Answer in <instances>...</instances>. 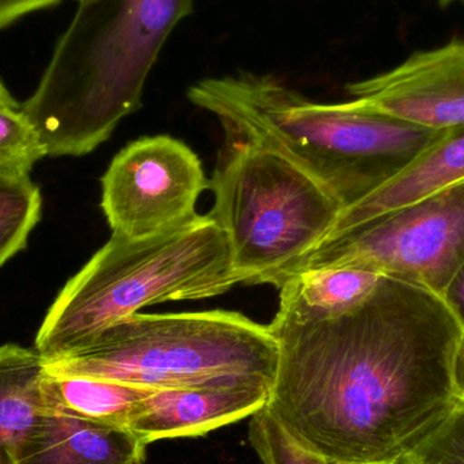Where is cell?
Here are the masks:
<instances>
[{
    "label": "cell",
    "mask_w": 464,
    "mask_h": 464,
    "mask_svg": "<svg viewBox=\"0 0 464 464\" xmlns=\"http://www.w3.org/2000/svg\"><path fill=\"white\" fill-rule=\"evenodd\" d=\"M277 367L265 408L314 454L397 464L457 406L464 332L440 295L384 276L359 307L324 318L276 314Z\"/></svg>",
    "instance_id": "1"
},
{
    "label": "cell",
    "mask_w": 464,
    "mask_h": 464,
    "mask_svg": "<svg viewBox=\"0 0 464 464\" xmlns=\"http://www.w3.org/2000/svg\"><path fill=\"white\" fill-rule=\"evenodd\" d=\"M188 97L220 120L228 140L278 152L324 185L343 209L386 184L447 132L400 121L356 101L314 102L270 75L204 79Z\"/></svg>",
    "instance_id": "2"
},
{
    "label": "cell",
    "mask_w": 464,
    "mask_h": 464,
    "mask_svg": "<svg viewBox=\"0 0 464 464\" xmlns=\"http://www.w3.org/2000/svg\"><path fill=\"white\" fill-rule=\"evenodd\" d=\"M21 111L48 157H82L141 106L144 86L195 0H78Z\"/></svg>",
    "instance_id": "3"
},
{
    "label": "cell",
    "mask_w": 464,
    "mask_h": 464,
    "mask_svg": "<svg viewBox=\"0 0 464 464\" xmlns=\"http://www.w3.org/2000/svg\"><path fill=\"white\" fill-rule=\"evenodd\" d=\"M237 284L227 235L209 215L147 239L111 235L57 295L35 351L49 362L147 305L209 299Z\"/></svg>",
    "instance_id": "4"
},
{
    "label": "cell",
    "mask_w": 464,
    "mask_h": 464,
    "mask_svg": "<svg viewBox=\"0 0 464 464\" xmlns=\"http://www.w3.org/2000/svg\"><path fill=\"white\" fill-rule=\"evenodd\" d=\"M277 357L269 324L235 311L214 310L136 313L73 351L44 362L49 375L163 390L243 381L272 384Z\"/></svg>",
    "instance_id": "5"
},
{
    "label": "cell",
    "mask_w": 464,
    "mask_h": 464,
    "mask_svg": "<svg viewBox=\"0 0 464 464\" xmlns=\"http://www.w3.org/2000/svg\"><path fill=\"white\" fill-rule=\"evenodd\" d=\"M209 217L227 235L245 285L280 289L332 232L343 204L278 152L228 140L208 184Z\"/></svg>",
    "instance_id": "6"
},
{
    "label": "cell",
    "mask_w": 464,
    "mask_h": 464,
    "mask_svg": "<svg viewBox=\"0 0 464 464\" xmlns=\"http://www.w3.org/2000/svg\"><path fill=\"white\" fill-rule=\"evenodd\" d=\"M464 265V181L324 240L291 277L324 267H362L443 297Z\"/></svg>",
    "instance_id": "7"
},
{
    "label": "cell",
    "mask_w": 464,
    "mask_h": 464,
    "mask_svg": "<svg viewBox=\"0 0 464 464\" xmlns=\"http://www.w3.org/2000/svg\"><path fill=\"white\" fill-rule=\"evenodd\" d=\"M203 163L179 139L160 135L128 144L102 179L103 214L116 237H157L198 217L208 188Z\"/></svg>",
    "instance_id": "8"
},
{
    "label": "cell",
    "mask_w": 464,
    "mask_h": 464,
    "mask_svg": "<svg viewBox=\"0 0 464 464\" xmlns=\"http://www.w3.org/2000/svg\"><path fill=\"white\" fill-rule=\"evenodd\" d=\"M364 108L425 130L464 127V41L417 52L397 67L348 84Z\"/></svg>",
    "instance_id": "9"
},
{
    "label": "cell",
    "mask_w": 464,
    "mask_h": 464,
    "mask_svg": "<svg viewBox=\"0 0 464 464\" xmlns=\"http://www.w3.org/2000/svg\"><path fill=\"white\" fill-rule=\"evenodd\" d=\"M272 384L259 381L155 390L130 417V428L147 444L198 438L264 409Z\"/></svg>",
    "instance_id": "10"
},
{
    "label": "cell",
    "mask_w": 464,
    "mask_h": 464,
    "mask_svg": "<svg viewBox=\"0 0 464 464\" xmlns=\"http://www.w3.org/2000/svg\"><path fill=\"white\" fill-rule=\"evenodd\" d=\"M147 446L130 428L45 411L19 444L14 464H146Z\"/></svg>",
    "instance_id": "11"
},
{
    "label": "cell",
    "mask_w": 464,
    "mask_h": 464,
    "mask_svg": "<svg viewBox=\"0 0 464 464\" xmlns=\"http://www.w3.org/2000/svg\"><path fill=\"white\" fill-rule=\"evenodd\" d=\"M463 181L464 127L447 130L386 184L343 209L326 239L420 203Z\"/></svg>",
    "instance_id": "12"
},
{
    "label": "cell",
    "mask_w": 464,
    "mask_h": 464,
    "mask_svg": "<svg viewBox=\"0 0 464 464\" xmlns=\"http://www.w3.org/2000/svg\"><path fill=\"white\" fill-rule=\"evenodd\" d=\"M45 362L35 349L0 346V464H14L21 441L45 413Z\"/></svg>",
    "instance_id": "13"
},
{
    "label": "cell",
    "mask_w": 464,
    "mask_h": 464,
    "mask_svg": "<svg viewBox=\"0 0 464 464\" xmlns=\"http://www.w3.org/2000/svg\"><path fill=\"white\" fill-rule=\"evenodd\" d=\"M383 275L362 267H324L289 278L280 288L277 314L324 318L359 307L378 288Z\"/></svg>",
    "instance_id": "14"
},
{
    "label": "cell",
    "mask_w": 464,
    "mask_h": 464,
    "mask_svg": "<svg viewBox=\"0 0 464 464\" xmlns=\"http://www.w3.org/2000/svg\"><path fill=\"white\" fill-rule=\"evenodd\" d=\"M152 392L155 390L105 379L62 378L48 372L43 382L46 411L114 427L128 428L139 403Z\"/></svg>",
    "instance_id": "15"
},
{
    "label": "cell",
    "mask_w": 464,
    "mask_h": 464,
    "mask_svg": "<svg viewBox=\"0 0 464 464\" xmlns=\"http://www.w3.org/2000/svg\"><path fill=\"white\" fill-rule=\"evenodd\" d=\"M41 207L40 189L29 176H0V266L26 247Z\"/></svg>",
    "instance_id": "16"
},
{
    "label": "cell",
    "mask_w": 464,
    "mask_h": 464,
    "mask_svg": "<svg viewBox=\"0 0 464 464\" xmlns=\"http://www.w3.org/2000/svg\"><path fill=\"white\" fill-rule=\"evenodd\" d=\"M44 157H48L45 147L21 106H0V176H29Z\"/></svg>",
    "instance_id": "17"
},
{
    "label": "cell",
    "mask_w": 464,
    "mask_h": 464,
    "mask_svg": "<svg viewBox=\"0 0 464 464\" xmlns=\"http://www.w3.org/2000/svg\"><path fill=\"white\" fill-rule=\"evenodd\" d=\"M248 439L262 464H345L326 459L295 441L266 408L251 416Z\"/></svg>",
    "instance_id": "18"
},
{
    "label": "cell",
    "mask_w": 464,
    "mask_h": 464,
    "mask_svg": "<svg viewBox=\"0 0 464 464\" xmlns=\"http://www.w3.org/2000/svg\"><path fill=\"white\" fill-rule=\"evenodd\" d=\"M397 464H464V408L457 403L441 424Z\"/></svg>",
    "instance_id": "19"
},
{
    "label": "cell",
    "mask_w": 464,
    "mask_h": 464,
    "mask_svg": "<svg viewBox=\"0 0 464 464\" xmlns=\"http://www.w3.org/2000/svg\"><path fill=\"white\" fill-rule=\"evenodd\" d=\"M63 0H0V30L24 16L59 5Z\"/></svg>",
    "instance_id": "20"
},
{
    "label": "cell",
    "mask_w": 464,
    "mask_h": 464,
    "mask_svg": "<svg viewBox=\"0 0 464 464\" xmlns=\"http://www.w3.org/2000/svg\"><path fill=\"white\" fill-rule=\"evenodd\" d=\"M443 299L457 316L464 332V265L447 286Z\"/></svg>",
    "instance_id": "21"
},
{
    "label": "cell",
    "mask_w": 464,
    "mask_h": 464,
    "mask_svg": "<svg viewBox=\"0 0 464 464\" xmlns=\"http://www.w3.org/2000/svg\"><path fill=\"white\" fill-rule=\"evenodd\" d=\"M454 387L458 405L464 408V335L458 346L454 362Z\"/></svg>",
    "instance_id": "22"
},
{
    "label": "cell",
    "mask_w": 464,
    "mask_h": 464,
    "mask_svg": "<svg viewBox=\"0 0 464 464\" xmlns=\"http://www.w3.org/2000/svg\"><path fill=\"white\" fill-rule=\"evenodd\" d=\"M0 106H5V108H14L18 109L19 103L14 100L13 95L10 94L7 89H5V84L0 81Z\"/></svg>",
    "instance_id": "23"
}]
</instances>
